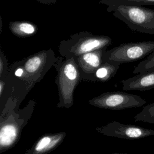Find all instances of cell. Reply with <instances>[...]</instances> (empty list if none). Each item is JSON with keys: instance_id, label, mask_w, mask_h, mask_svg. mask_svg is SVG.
Wrapping results in <instances>:
<instances>
[{"instance_id": "obj_1", "label": "cell", "mask_w": 154, "mask_h": 154, "mask_svg": "<svg viewBox=\"0 0 154 154\" xmlns=\"http://www.w3.org/2000/svg\"><path fill=\"white\" fill-rule=\"evenodd\" d=\"M20 103L17 99L11 96L0 109V154L19 142L23 129L34 112L36 102L30 100L22 109L19 108Z\"/></svg>"}, {"instance_id": "obj_2", "label": "cell", "mask_w": 154, "mask_h": 154, "mask_svg": "<svg viewBox=\"0 0 154 154\" xmlns=\"http://www.w3.org/2000/svg\"><path fill=\"white\" fill-rule=\"evenodd\" d=\"M56 60L52 49L42 50L13 63L8 73L23 82L29 92L54 67Z\"/></svg>"}, {"instance_id": "obj_3", "label": "cell", "mask_w": 154, "mask_h": 154, "mask_svg": "<svg viewBox=\"0 0 154 154\" xmlns=\"http://www.w3.org/2000/svg\"><path fill=\"white\" fill-rule=\"evenodd\" d=\"M54 67L57 71L55 84L58 93L57 108H69L74 102V91L81 79L79 67L73 57H57Z\"/></svg>"}, {"instance_id": "obj_4", "label": "cell", "mask_w": 154, "mask_h": 154, "mask_svg": "<svg viewBox=\"0 0 154 154\" xmlns=\"http://www.w3.org/2000/svg\"><path fill=\"white\" fill-rule=\"evenodd\" d=\"M112 43L111 37L94 35L89 31H80L72 34L67 40H63L58 46L60 56L74 58L84 54L101 49H106Z\"/></svg>"}, {"instance_id": "obj_5", "label": "cell", "mask_w": 154, "mask_h": 154, "mask_svg": "<svg viewBox=\"0 0 154 154\" xmlns=\"http://www.w3.org/2000/svg\"><path fill=\"white\" fill-rule=\"evenodd\" d=\"M106 11L134 31L154 35V9L135 5H108Z\"/></svg>"}, {"instance_id": "obj_6", "label": "cell", "mask_w": 154, "mask_h": 154, "mask_svg": "<svg viewBox=\"0 0 154 154\" xmlns=\"http://www.w3.org/2000/svg\"><path fill=\"white\" fill-rule=\"evenodd\" d=\"M154 51V41H143L121 44L103 52V62L118 65L136 61L148 56Z\"/></svg>"}, {"instance_id": "obj_7", "label": "cell", "mask_w": 154, "mask_h": 154, "mask_svg": "<svg viewBox=\"0 0 154 154\" xmlns=\"http://www.w3.org/2000/svg\"><path fill=\"white\" fill-rule=\"evenodd\" d=\"M88 103L102 109L118 111L141 107L146 101L138 95L123 91H108L90 99Z\"/></svg>"}, {"instance_id": "obj_8", "label": "cell", "mask_w": 154, "mask_h": 154, "mask_svg": "<svg viewBox=\"0 0 154 154\" xmlns=\"http://www.w3.org/2000/svg\"><path fill=\"white\" fill-rule=\"evenodd\" d=\"M96 130L99 133L108 137L126 140L141 139L154 135V130L139 126L128 125L114 120L106 125L97 127Z\"/></svg>"}, {"instance_id": "obj_9", "label": "cell", "mask_w": 154, "mask_h": 154, "mask_svg": "<svg viewBox=\"0 0 154 154\" xmlns=\"http://www.w3.org/2000/svg\"><path fill=\"white\" fill-rule=\"evenodd\" d=\"M105 49H106L96 50L74 58L79 67L82 81H87L88 78L103 64L102 56Z\"/></svg>"}, {"instance_id": "obj_10", "label": "cell", "mask_w": 154, "mask_h": 154, "mask_svg": "<svg viewBox=\"0 0 154 154\" xmlns=\"http://www.w3.org/2000/svg\"><path fill=\"white\" fill-rule=\"evenodd\" d=\"M66 133H48L40 136L25 154H48L57 148L64 141Z\"/></svg>"}, {"instance_id": "obj_11", "label": "cell", "mask_w": 154, "mask_h": 154, "mask_svg": "<svg viewBox=\"0 0 154 154\" xmlns=\"http://www.w3.org/2000/svg\"><path fill=\"white\" fill-rule=\"evenodd\" d=\"M122 89L125 91H147L154 88V70L140 73L135 76L123 79Z\"/></svg>"}, {"instance_id": "obj_12", "label": "cell", "mask_w": 154, "mask_h": 154, "mask_svg": "<svg viewBox=\"0 0 154 154\" xmlns=\"http://www.w3.org/2000/svg\"><path fill=\"white\" fill-rule=\"evenodd\" d=\"M8 26L12 34L20 38L32 36L38 31V28L35 23L26 20L11 21Z\"/></svg>"}, {"instance_id": "obj_13", "label": "cell", "mask_w": 154, "mask_h": 154, "mask_svg": "<svg viewBox=\"0 0 154 154\" xmlns=\"http://www.w3.org/2000/svg\"><path fill=\"white\" fill-rule=\"evenodd\" d=\"M120 66L117 64L103 62L96 71L88 78L87 81L106 82L116 75Z\"/></svg>"}, {"instance_id": "obj_14", "label": "cell", "mask_w": 154, "mask_h": 154, "mask_svg": "<svg viewBox=\"0 0 154 154\" xmlns=\"http://www.w3.org/2000/svg\"><path fill=\"white\" fill-rule=\"evenodd\" d=\"M99 4L108 5H135L143 6L145 5H154V0H100Z\"/></svg>"}, {"instance_id": "obj_15", "label": "cell", "mask_w": 154, "mask_h": 154, "mask_svg": "<svg viewBox=\"0 0 154 154\" xmlns=\"http://www.w3.org/2000/svg\"><path fill=\"white\" fill-rule=\"evenodd\" d=\"M134 120L154 124V102L144 106L141 111L134 117Z\"/></svg>"}, {"instance_id": "obj_16", "label": "cell", "mask_w": 154, "mask_h": 154, "mask_svg": "<svg viewBox=\"0 0 154 154\" xmlns=\"http://www.w3.org/2000/svg\"><path fill=\"white\" fill-rule=\"evenodd\" d=\"M154 70V51L149 55L146 59L142 60L136 67L132 73L138 74Z\"/></svg>"}, {"instance_id": "obj_17", "label": "cell", "mask_w": 154, "mask_h": 154, "mask_svg": "<svg viewBox=\"0 0 154 154\" xmlns=\"http://www.w3.org/2000/svg\"><path fill=\"white\" fill-rule=\"evenodd\" d=\"M9 68L8 64V60L4 52L0 49V79H4L7 78Z\"/></svg>"}, {"instance_id": "obj_18", "label": "cell", "mask_w": 154, "mask_h": 154, "mask_svg": "<svg viewBox=\"0 0 154 154\" xmlns=\"http://www.w3.org/2000/svg\"><path fill=\"white\" fill-rule=\"evenodd\" d=\"M37 1H38V2L41 3V4H46V5H49V4H54L57 2V0H35Z\"/></svg>"}, {"instance_id": "obj_19", "label": "cell", "mask_w": 154, "mask_h": 154, "mask_svg": "<svg viewBox=\"0 0 154 154\" xmlns=\"http://www.w3.org/2000/svg\"><path fill=\"white\" fill-rule=\"evenodd\" d=\"M112 154H130V153H117V152H114Z\"/></svg>"}]
</instances>
